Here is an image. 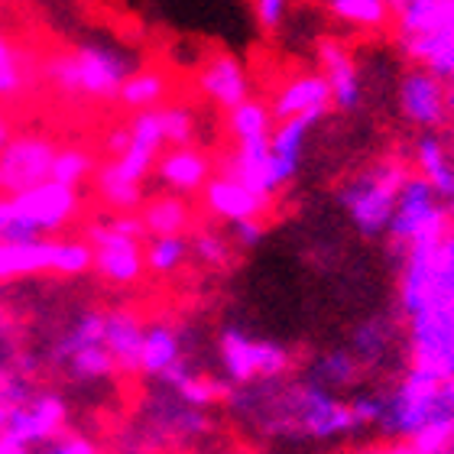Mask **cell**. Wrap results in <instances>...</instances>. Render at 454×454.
Returning a JSON list of instances; mask_svg holds the SVG:
<instances>
[{"label":"cell","mask_w":454,"mask_h":454,"mask_svg":"<svg viewBox=\"0 0 454 454\" xmlns=\"http://www.w3.org/2000/svg\"><path fill=\"white\" fill-rule=\"evenodd\" d=\"M140 68V62L127 49L88 39L78 43L68 52H59L46 62L43 75L52 88H59L68 98H91V101H117L123 82Z\"/></svg>","instance_id":"3957f363"},{"label":"cell","mask_w":454,"mask_h":454,"mask_svg":"<svg viewBox=\"0 0 454 454\" xmlns=\"http://www.w3.org/2000/svg\"><path fill=\"white\" fill-rule=\"evenodd\" d=\"M166 153V133H162L160 107L156 111L133 114L127 123V146L121 156L111 160V169L121 176L123 182H130L137 189H143V182L156 169L160 156Z\"/></svg>","instance_id":"9c48e42d"},{"label":"cell","mask_w":454,"mask_h":454,"mask_svg":"<svg viewBox=\"0 0 454 454\" xmlns=\"http://www.w3.org/2000/svg\"><path fill=\"white\" fill-rule=\"evenodd\" d=\"M162 133H166V146H189L195 130H199V117L192 105H162L160 107Z\"/></svg>","instance_id":"83f0119b"},{"label":"cell","mask_w":454,"mask_h":454,"mask_svg":"<svg viewBox=\"0 0 454 454\" xmlns=\"http://www.w3.org/2000/svg\"><path fill=\"white\" fill-rule=\"evenodd\" d=\"M10 454H95L88 451L82 442L62 432L56 422H43V426L23 428L17 435H10Z\"/></svg>","instance_id":"7402d4cb"},{"label":"cell","mask_w":454,"mask_h":454,"mask_svg":"<svg viewBox=\"0 0 454 454\" xmlns=\"http://www.w3.org/2000/svg\"><path fill=\"white\" fill-rule=\"evenodd\" d=\"M211 357H215V377L221 380L224 389L279 377L286 370H293V357L279 340L240 328V325H221L211 340Z\"/></svg>","instance_id":"5b68a950"},{"label":"cell","mask_w":454,"mask_h":454,"mask_svg":"<svg viewBox=\"0 0 454 454\" xmlns=\"http://www.w3.org/2000/svg\"><path fill=\"white\" fill-rule=\"evenodd\" d=\"M448 114L454 117V88H448Z\"/></svg>","instance_id":"d590c367"},{"label":"cell","mask_w":454,"mask_h":454,"mask_svg":"<svg viewBox=\"0 0 454 454\" xmlns=\"http://www.w3.org/2000/svg\"><path fill=\"white\" fill-rule=\"evenodd\" d=\"M78 215V192L59 182H43L36 189L0 199V247L52 240L56 231Z\"/></svg>","instance_id":"277c9868"},{"label":"cell","mask_w":454,"mask_h":454,"mask_svg":"<svg viewBox=\"0 0 454 454\" xmlns=\"http://www.w3.org/2000/svg\"><path fill=\"white\" fill-rule=\"evenodd\" d=\"M95 162H91V153H85L82 146H62L52 160V176L49 182H59L66 189H78L82 182L91 176Z\"/></svg>","instance_id":"484cf974"},{"label":"cell","mask_w":454,"mask_h":454,"mask_svg":"<svg viewBox=\"0 0 454 454\" xmlns=\"http://www.w3.org/2000/svg\"><path fill=\"white\" fill-rule=\"evenodd\" d=\"M123 146H127V123H121V127H114V130L107 133V150H111L114 156H121Z\"/></svg>","instance_id":"1f68e13d"},{"label":"cell","mask_w":454,"mask_h":454,"mask_svg":"<svg viewBox=\"0 0 454 454\" xmlns=\"http://www.w3.org/2000/svg\"><path fill=\"white\" fill-rule=\"evenodd\" d=\"M59 146L46 137H17L0 153V192L20 195L49 182Z\"/></svg>","instance_id":"30bf717a"},{"label":"cell","mask_w":454,"mask_h":454,"mask_svg":"<svg viewBox=\"0 0 454 454\" xmlns=\"http://www.w3.org/2000/svg\"><path fill=\"white\" fill-rule=\"evenodd\" d=\"M409 176V166L399 160H380L367 169L354 172L338 192L340 211L348 215L360 237L380 240L387 237L389 218L396 208V195Z\"/></svg>","instance_id":"8992f818"},{"label":"cell","mask_w":454,"mask_h":454,"mask_svg":"<svg viewBox=\"0 0 454 454\" xmlns=\"http://www.w3.org/2000/svg\"><path fill=\"white\" fill-rule=\"evenodd\" d=\"M276 121L270 114V105L260 98H247L244 105H237L234 111H227V130L234 146H247V143H266L273 133Z\"/></svg>","instance_id":"603a6c76"},{"label":"cell","mask_w":454,"mask_h":454,"mask_svg":"<svg viewBox=\"0 0 454 454\" xmlns=\"http://www.w3.org/2000/svg\"><path fill=\"white\" fill-rule=\"evenodd\" d=\"M448 231H451V221H448L445 199L422 176L409 172L396 195V208H393V218H389L387 227L389 247L396 254H403L409 247L435 244Z\"/></svg>","instance_id":"52a82bcc"},{"label":"cell","mask_w":454,"mask_h":454,"mask_svg":"<svg viewBox=\"0 0 454 454\" xmlns=\"http://www.w3.org/2000/svg\"><path fill=\"white\" fill-rule=\"evenodd\" d=\"M325 7L334 20L364 33H380L393 23V13L383 0H325Z\"/></svg>","instance_id":"d4e9b609"},{"label":"cell","mask_w":454,"mask_h":454,"mask_svg":"<svg viewBox=\"0 0 454 454\" xmlns=\"http://www.w3.org/2000/svg\"><path fill=\"white\" fill-rule=\"evenodd\" d=\"M201 205L211 218L224 221V224L256 221L270 208V201L260 199L254 189H247L244 182L231 179V176H211V182L201 189Z\"/></svg>","instance_id":"e0dca14e"},{"label":"cell","mask_w":454,"mask_h":454,"mask_svg":"<svg viewBox=\"0 0 454 454\" xmlns=\"http://www.w3.org/2000/svg\"><path fill=\"white\" fill-rule=\"evenodd\" d=\"M224 419L256 454H354L370 445L348 396L299 367L221 393Z\"/></svg>","instance_id":"6da1fadb"},{"label":"cell","mask_w":454,"mask_h":454,"mask_svg":"<svg viewBox=\"0 0 454 454\" xmlns=\"http://www.w3.org/2000/svg\"><path fill=\"white\" fill-rule=\"evenodd\" d=\"M412 162H416V176L432 185L438 195H445L454 182V153L445 137L438 133H422L412 146Z\"/></svg>","instance_id":"d6986e66"},{"label":"cell","mask_w":454,"mask_h":454,"mask_svg":"<svg viewBox=\"0 0 454 454\" xmlns=\"http://www.w3.org/2000/svg\"><path fill=\"white\" fill-rule=\"evenodd\" d=\"M396 260V318L409 367L454 377V231L435 244L409 247Z\"/></svg>","instance_id":"7a4b0ae2"},{"label":"cell","mask_w":454,"mask_h":454,"mask_svg":"<svg viewBox=\"0 0 454 454\" xmlns=\"http://www.w3.org/2000/svg\"><path fill=\"white\" fill-rule=\"evenodd\" d=\"M318 66H322L318 72L332 91L334 111H357L364 105V75H360L354 52L340 39H322L318 43Z\"/></svg>","instance_id":"5bb4252c"},{"label":"cell","mask_w":454,"mask_h":454,"mask_svg":"<svg viewBox=\"0 0 454 454\" xmlns=\"http://www.w3.org/2000/svg\"><path fill=\"white\" fill-rule=\"evenodd\" d=\"M27 85V66L20 49L7 36H0V98H13Z\"/></svg>","instance_id":"f1b7e54d"},{"label":"cell","mask_w":454,"mask_h":454,"mask_svg":"<svg viewBox=\"0 0 454 454\" xmlns=\"http://www.w3.org/2000/svg\"><path fill=\"white\" fill-rule=\"evenodd\" d=\"M140 224H143V234H150V237L189 234V227H192L189 201L179 199V195L162 192V195H156V199H150L143 205Z\"/></svg>","instance_id":"44dd1931"},{"label":"cell","mask_w":454,"mask_h":454,"mask_svg":"<svg viewBox=\"0 0 454 454\" xmlns=\"http://www.w3.org/2000/svg\"><path fill=\"white\" fill-rule=\"evenodd\" d=\"M189 244H192V256L205 266H215V270L227 266L231 263V256H234L231 237H227L224 231H215V227H201V231H195V234L189 237Z\"/></svg>","instance_id":"4316f807"},{"label":"cell","mask_w":454,"mask_h":454,"mask_svg":"<svg viewBox=\"0 0 454 454\" xmlns=\"http://www.w3.org/2000/svg\"><path fill=\"white\" fill-rule=\"evenodd\" d=\"M266 234V224L263 218L256 221H237V224H227V237H231V244L240 247V250H250L254 244H260Z\"/></svg>","instance_id":"4dcf8cb0"},{"label":"cell","mask_w":454,"mask_h":454,"mask_svg":"<svg viewBox=\"0 0 454 454\" xmlns=\"http://www.w3.org/2000/svg\"><path fill=\"white\" fill-rule=\"evenodd\" d=\"M399 49L416 68H426L435 78H442L448 88H454V17L428 36L403 39Z\"/></svg>","instance_id":"ac0fdd59"},{"label":"cell","mask_w":454,"mask_h":454,"mask_svg":"<svg viewBox=\"0 0 454 454\" xmlns=\"http://www.w3.org/2000/svg\"><path fill=\"white\" fill-rule=\"evenodd\" d=\"M289 4L293 0H254V17L263 33H276L289 17Z\"/></svg>","instance_id":"f546056e"},{"label":"cell","mask_w":454,"mask_h":454,"mask_svg":"<svg viewBox=\"0 0 454 454\" xmlns=\"http://www.w3.org/2000/svg\"><path fill=\"white\" fill-rule=\"evenodd\" d=\"M312 117H293V121H279L270 133V156H266V189L270 199H276L283 189H289L302 169L305 150H309V137L315 130Z\"/></svg>","instance_id":"7c38bea8"},{"label":"cell","mask_w":454,"mask_h":454,"mask_svg":"<svg viewBox=\"0 0 454 454\" xmlns=\"http://www.w3.org/2000/svg\"><path fill=\"white\" fill-rule=\"evenodd\" d=\"M199 95L218 111H234L237 105H244L250 95V72L237 56L231 52H211L205 62L199 66L195 75Z\"/></svg>","instance_id":"4fadbf2b"},{"label":"cell","mask_w":454,"mask_h":454,"mask_svg":"<svg viewBox=\"0 0 454 454\" xmlns=\"http://www.w3.org/2000/svg\"><path fill=\"white\" fill-rule=\"evenodd\" d=\"M192 260V244L189 234L176 237H150L143 244V266L160 279H169Z\"/></svg>","instance_id":"cb8c5ba5"},{"label":"cell","mask_w":454,"mask_h":454,"mask_svg":"<svg viewBox=\"0 0 454 454\" xmlns=\"http://www.w3.org/2000/svg\"><path fill=\"white\" fill-rule=\"evenodd\" d=\"M332 107V91L328 82L322 78V72H299L289 82L276 88L270 98V114L273 121H293V117H312L322 121Z\"/></svg>","instance_id":"2e32d148"},{"label":"cell","mask_w":454,"mask_h":454,"mask_svg":"<svg viewBox=\"0 0 454 454\" xmlns=\"http://www.w3.org/2000/svg\"><path fill=\"white\" fill-rule=\"evenodd\" d=\"M10 140H13V133H10V121H7V114L0 111V153L7 150Z\"/></svg>","instance_id":"d6a6232c"},{"label":"cell","mask_w":454,"mask_h":454,"mask_svg":"<svg viewBox=\"0 0 454 454\" xmlns=\"http://www.w3.org/2000/svg\"><path fill=\"white\" fill-rule=\"evenodd\" d=\"M156 182L169 195H179V199H189V195H199L205 185L215 176V160L201 146H169L162 153L160 162H156Z\"/></svg>","instance_id":"9a60e30c"},{"label":"cell","mask_w":454,"mask_h":454,"mask_svg":"<svg viewBox=\"0 0 454 454\" xmlns=\"http://www.w3.org/2000/svg\"><path fill=\"white\" fill-rule=\"evenodd\" d=\"M445 199V208H448V221H451V231H454V182H451V189L442 195Z\"/></svg>","instance_id":"836d02e7"},{"label":"cell","mask_w":454,"mask_h":454,"mask_svg":"<svg viewBox=\"0 0 454 454\" xmlns=\"http://www.w3.org/2000/svg\"><path fill=\"white\" fill-rule=\"evenodd\" d=\"M91 270L111 286H133L143 276V224L133 215H114L88 231Z\"/></svg>","instance_id":"ba28073f"},{"label":"cell","mask_w":454,"mask_h":454,"mask_svg":"<svg viewBox=\"0 0 454 454\" xmlns=\"http://www.w3.org/2000/svg\"><path fill=\"white\" fill-rule=\"evenodd\" d=\"M166 98H169V75H166L162 68L140 66L127 82H123L121 95H117V105L127 107L130 114H143V111L162 107Z\"/></svg>","instance_id":"ffe728a7"},{"label":"cell","mask_w":454,"mask_h":454,"mask_svg":"<svg viewBox=\"0 0 454 454\" xmlns=\"http://www.w3.org/2000/svg\"><path fill=\"white\" fill-rule=\"evenodd\" d=\"M383 4H387V7H389V13H393V17H396V13H399V10H403V7H406L409 0H383Z\"/></svg>","instance_id":"e575fe53"},{"label":"cell","mask_w":454,"mask_h":454,"mask_svg":"<svg viewBox=\"0 0 454 454\" xmlns=\"http://www.w3.org/2000/svg\"><path fill=\"white\" fill-rule=\"evenodd\" d=\"M354 454H377V445H373V448H360V451H354Z\"/></svg>","instance_id":"8d00e7d4"},{"label":"cell","mask_w":454,"mask_h":454,"mask_svg":"<svg viewBox=\"0 0 454 454\" xmlns=\"http://www.w3.org/2000/svg\"><path fill=\"white\" fill-rule=\"evenodd\" d=\"M396 105L399 114L422 133H438V127H445L451 121V114H448V85L432 72H426V68L412 66L406 75L399 78Z\"/></svg>","instance_id":"8fae6325"},{"label":"cell","mask_w":454,"mask_h":454,"mask_svg":"<svg viewBox=\"0 0 454 454\" xmlns=\"http://www.w3.org/2000/svg\"><path fill=\"white\" fill-rule=\"evenodd\" d=\"M451 4H454V0H451Z\"/></svg>","instance_id":"74e56055"}]
</instances>
